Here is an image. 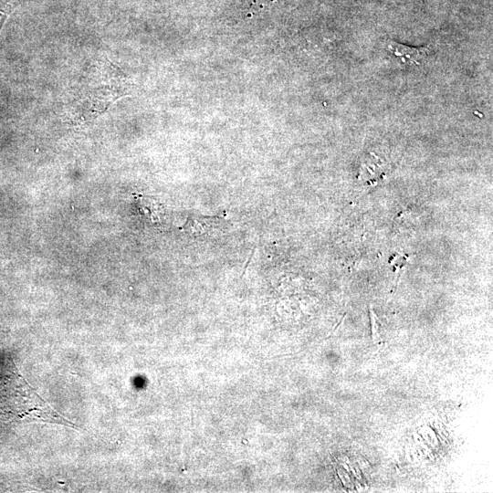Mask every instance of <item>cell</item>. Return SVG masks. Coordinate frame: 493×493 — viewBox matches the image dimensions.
<instances>
[{
	"label": "cell",
	"instance_id": "1",
	"mask_svg": "<svg viewBox=\"0 0 493 493\" xmlns=\"http://www.w3.org/2000/svg\"><path fill=\"white\" fill-rule=\"evenodd\" d=\"M394 56L398 57L404 64L419 65L421 60L426 56L425 47L418 48L390 41L387 47Z\"/></svg>",
	"mask_w": 493,
	"mask_h": 493
},
{
	"label": "cell",
	"instance_id": "2",
	"mask_svg": "<svg viewBox=\"0 0 493 493\" xmlns=\"http://www.w3.org/2000/svg\"><path fill=\"white\" fill-rule=\"evenodd\" d=\"M371 320H372V332L374 342H377L380 340V335L377 331V325L375 322L373 311L371 309Z\"/></svg>",
	"mask_w": 493,
	"mask_h": 493
},
{
	"label": "cell",
	"instance_id": "3",
	"mask_svg": "<svg viewBox=\"0 0 493 493\" xmlns=\"http://www.w3.org/2000/svg\"><path fill=\"white\" fill-rule=\"evenodd\" d=\"M6 16H7V14L5 12V9H1L0 10V26L3 24V22L5 21Z\"/></svg>",
	"mask_w": 493,
	"mask_h": 493
}]
</instances>
